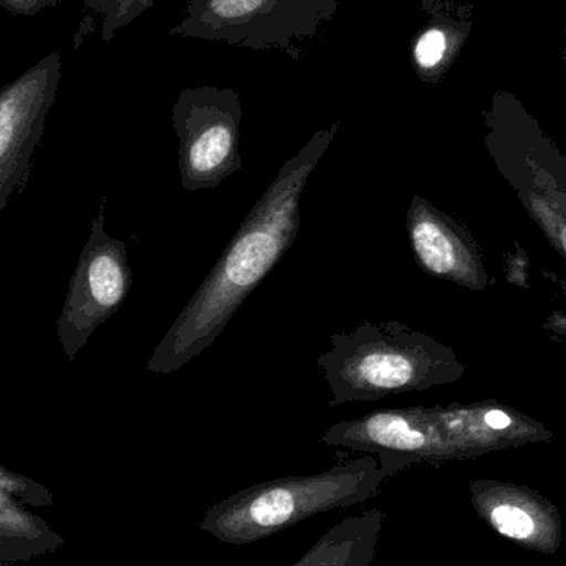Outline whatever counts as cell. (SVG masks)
<instances>
[{"label":"cell","instance_id":"cell-1","mask_svg":"<svg viewBox=\"0 0 566 566\" xmlns=\"http://www.w3.org/2000/svg\"><path fill=\"white\" fill-rule=\"evenodd\" d=\"M339 123L318 129L290 158L252 206L208 277L189 300L148 363V371L169 375L211 348L248 296L282 261L300 231V199L310 176L335 142Z\"/></svg>","mask_w":566,"mask_h":566},{"label":"cell","instance_id":"cell-2","mask_svg":"<svg viewBox=\"0 0 566 566\" xmlns=\"http://www.w3.org/2000/svg\"><path fill=\"white\" fill-rule=\"evenodd\" d=\"M332 389V408L371 402L389 395L452 385L465 375L454 349L401 322L359 323L332 336L318 358Z\"/></svg>","mask_w":566,"mask_h":566},{"label":"cell","instance_id":"cell-3","mask_svg":"<svg viewBox=\"0 0 566 566\" xmlns=\"http://www.w3.org/2000/svg\"><path fill=\"white\" fill-rule=\"evenodd\" d=\"M386 479L378 459L365 454L319 474L262 482L209 507L201 531L222 544H254L315 515L365 504Z\"/></svg>","mask_w":566,"mask_h":566},{"label":"cell","instance_id":"cell-4","mask_svg":"<svg viewBox=\"0 0 566 566\" xmlns=\"http://www.w3.org/2000/svg\"><path fill=\"white\" fill-rule=\"evenodd\" d=\"M485 128V149L495 168L566 261V156L511 92L492 96Z\"/></svg>","mask_w":566,"mask_h":566},{"label":"cell","instance_id":"cell-5","mask_svg":"<svg viewBox=\"0 0 566 566\" xmlns=\"http://www.w3.org/2000/svg\"><path fill=\"white\" fill-rule=\"evenodd\" d=\"M339 6L342 0H188L169 33L300 60Z\"/></svg>","mask_w":566,"mask_h":566},{"label":"cell","instance_id":"cell-6","mask_svg":"<svg viewBox=\"0 0 566 566\" xmlns=\"http://www.w3.org/2000/svg\"><path fill=\"white\" fill-rule=\"evenodd\" d=\"M242 118L241 95L235 90L205 85L179 93L172 106V126L186 191L216 189L244 168L239 153Z\"/></svg>","mask_w":566,"mask_h":566},{"label":"cell","instance_id":"cell-7","mask_svg":"<svg viewBox=\"0 0 566 566\" xmlns=\"http://www.w3.org/2000/svg\"><path fill=\"white\" fill-rule=\"evenodd\" d=\"M103 205L92 222L56 322V336L69 361L75 359L96 328L122 308L132 290L126 242L106 234Z\"/></svg>","mask_w":566,"mask_h":566},{"label":"cell","instance_id":"cell-8","mask_svg":"<svg viewBox=\"0 0 566 566\" xmlns=\"http://www.w3.org/2000/svg\"><path fill=\"white\" fill-rule=\"evenodd\" d=\"M323 444L375 455L388 478L415 462L455 454L434 408L378 409L333 424Z\"/></svg>","mask_w":566,"mask_h":566},{"label":"cell","instance_id":"cell-9","mask_svg":"<svg viewBox=\"0 0 566 566\" xmlns=\"http://www.w3.org/2000/svg\"><path fill=\"white\" fill-rule=\"evenodd\" d=\"M60 78L62 56L52 52L0 88V212L25 179Z\"/></svg>","mask_w":566,"mask_h":566},{"label":"cell","instance_id":"cell-10","mask_svg":"<svg viewBox=\"0 0 566 566\" xmlns=\"http://www.w3.org/2000/svg\"><path fill=\"white\" fill-rule=\"evenodd\" d=\"M406 234L416 262L431 277L474 292L491 285L484 254L471 231L422 196H412Z\"/></svg>","mask_w":566,"mask_h":566},{"label":"cell","instance_id":"cell-11","mask_svg":"<svg viewBox=\"0 0 566 566\" xmlns=\"http://www.w3.org/2000/svg\"><path fill=\"white\" fill-rule=\"evenodd\" d=\"M461 0H432L422 9L429 22L411 43L412 69L429 85H438L454 65L471 35L472 20Z\"/></svg>","mask_w":566,"mask_h":566},{"label":"cell","instance_id":"cell-12","mask_svg":"<svg viewBox=\"0 0 566 566\" xmlns=\"http://www.w3.org/2000/svg\"><path fill=\"white\" fill-rule=\"evenodd\" d=\"M385 514L368 511L333 525L292 566H373Z\"/></svg>","mask_w":566,"mask_h":566},{"label":"cell","instance_id":"cell-13","mask_svg":"<svg viewBox=\"0 0 566 566\" xmlns=\"http://www.w3.org/2000/svg\"><path fill=\"white\" fill-rule=\"evenodd\" d=\"M434 412L455 452L464 451L469 444L482 439L515 438L518 431L531 432L535 426L521 412L497 401L451 405L448 408L436 406Z\"/></svg>","mask_w":566,"mask_h":566},{"label":"cell","instance_id":"cell-14","mask_svg":"<svg viewBox=\"0 0 566 566\" xmlns=\"http://www.w3.org/2000/svg\"><path fill=\"white\" fill-rule=\"evenodd\" d=\"M156 0H83L86 12L99 17L103 42H112L118 30L132 25Z\"/></svg>","mask_w":566,"mask_h":566},{"label":"cell","instance_id":"cell-15","mask_svg":"<svg viewBox=\"0 0 566 566\" xmlns=\"http://www.w3.org/2000/svg\"><path fill=\"white\" fill-rule=\"evenodd\" d=\"M491 522L502 535L515 541H525L535 531L531 515L514 505H499L492 511Z\"/></svg>","mask_w":566,"mask_h":566},{"label":"cell","instance_id":"cell-16","mask_svg":"<svg viewBox=\"0 0 566 566\" xmlns=\"http://www.w3.org/2000/svg\"><path fill=\"white\" fill-rule=\"evenodd\" d=\"M60 0H0V7L13 15L35 17L59 6Z\"/></svg>","mask_w":566,"mask_h":566},{"label":"cell","instance_id":"cell-17","mask_svg":"<svg viewBox=\"0 0 566 566\" xmlns=\"http://www.w3.org/2000/svg\"><path fill=\"white\" fill-rule=\"evenodd\" d=\"M565 32H566V27H565ZM565 60H566V50H565Z\"/></svg>","mask_w":566,"mask_h":566}]
</instances>
